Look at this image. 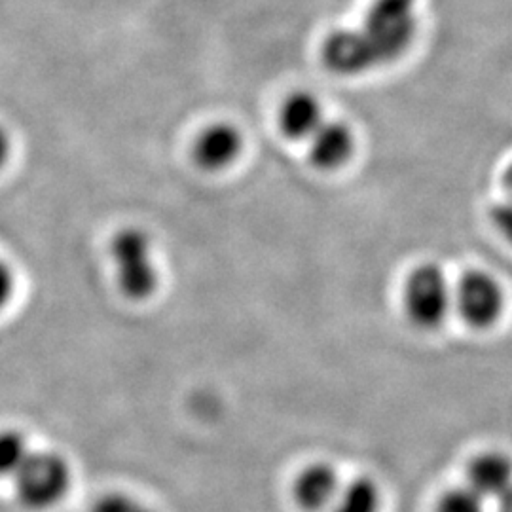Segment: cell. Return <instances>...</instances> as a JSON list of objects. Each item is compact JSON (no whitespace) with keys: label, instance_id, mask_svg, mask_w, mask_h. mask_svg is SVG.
<instances>
[{"label":"cell","instance_id":"6da1fadb","mask_svg":"<svg viewBox=\"0 0 512 512\" xmlns=\"http://www.w3.org/2000/svg\"><path fill=\"white\" fill-rule=\"evenodd\" d=\"M109 256L116 289L129 302H147L160 285L152 239L139 226H124L112 234Z\"/></svg>","mask_w":512,"mask_h":512},{"label":"cell","instance_id":"7a4b0ae2","mask_svg":"<svg viewBox=\"0 0 512 512\" xmlns=\"http://www.w3.org/2000/svg\"><path fill=\"white\" fill-rule=\"evenodd\" d=\"M10 482L16 501L25 511L48 512L59 507L71 492L73 467L55 450L33 448Z\"/></svg>","mask_w":512,"mask_h":512},{"label":"cell","instance_id":"3957f363","mask_svg":"<svg viewBox=\"0 0 512 512\" xmlns=\"http://www.w3.org/2000/svg\"><path fill=\"white\" fill-rule=\"evenodd\" d=\"M414 0H374L365 25L357 29L365 40L374 65L389 63L404 54L416 33Z\"/></svg>","mask_w":512,"mask_h":512},{"label":"cell","instance_id":"277c9868","mask_svg":"<svg viewBox=\"0 0 512 512\" xmlns=\"http://www.w3.org/2000/svg\"><path fill=\"white\" fill-rule=\"evenodd\" d=\"M408 317L421 329H437L452 306V289L435 264H423L408 277L404 291Z\"/></svg>","mask_w":512,"mask_h":512},{"label":"cell","instance_id":"5b68a950","mask_svg":"<svg viewBox=\"0 0 512 512\" xmlns=\"http://www.w3.org/2000/svg\"><path fill=\"white\" fill-rule=\"evenodd\" d=\"M461 317L476 329L492 327L503 311V289L495 277L484 272H467L456 289Z\"/></svg>","mask_w":512,"mask_h":512},{"label":"cell","instance_id":"8992f818","mask_svg":"<svg viewBox=\"0 0 512 512\" xmlns=\"http://www.w3.org/2000/svg\"><path fill=\"white\" fill-rule=\"evenodd\" d=\"M243 137L232 124H213L203 129L194 145L196 164L205 171H220L238 160Z\"/></svg>","mask_w":512,"mask_h":512},{"label":"cell","instance_id":"52a82bcc","mask_svg":"<svg viewBox=\"0 0 512 512\" xmlns=\"http://www.w3.org/2000/svg\"><path fill=\"white\" fill-rule=\"evenodd\" d=\"M338 494H340V480L336 471L327 463L310 465L300 473L294 484L296 503L310 512L327 509L336 501Z\"/></svg>","mask_w":512,"mask_h":512},{"label":"cell","instance_id":"ba28073f","mask_svg":"<svg viewBox=\"0 0 512 512\" xmlns=\"http://www.w3.org/2000/svg\"><path fill=\"white\" fill-rule=\"evenodd\" d=\"M355 148L353 131L342 122H323L310 139L311 162L319 169H338L348 162Z\"/></svg>","mask_w":512,"mask_h":512},{"label":"cell","instance_id":"9c48e42d","mask_svg":"<svg viewBox=\"0 0 512 512\" xmlns=\"http://www.w3.org/2000/svg\"><path fill=\"white\" fill-rule=\"evenodd\" d=\"M323 107L315 95L296 92L283 103L279 124L287 137L294 141H310L311 135L323 126Z\"/></svg>","mask_w":512,"mask_h":512},{"label":"cell","instance_id":"30bf717a","mask_svg":"<svg viewBox=\"0 0 512 512\" xmlns=\"http://www.w3.org/2000/svg\"><path fill=\"white\" fill-rule=\"evenodd\" d=\"M467 478L469 488L482 499L501 497L512 484V461L497 452L482 454L469 465Z\"/></svg>","mask_w":512,"mask_h":512},{"label":"cell","instance_id":"8fae6325","mask_svg":"<svg viewBox=\"0 0 512 512\" xmlns=\"http://www.w3.org/2000/svg\"><path fill=\"white\" fill-rule=\"evenodd\" d=\"M325 59L332 71L342 74L361 73L374 67L365 40L357 29L334 33L325 44Z\"/></svg>","mask_w":512,"mask_h":512},{"label":"cell","instance_id":"7c38bea8","mask_svg":"<svg viewBox=\"0 0 512 512\" xmlns=\"http://www.w3.org/2000/svg\"><path fill=\"white\" fill-rule=\"evenodd\" d=\"M33 452L31 440L16 427L0 429V480H12Z\"/></svg>","mask_w":512,"mask_h":512},{"label":"cell","instance_id":"4fadbf2b","mask_svg":"<svg viewBox=\"0 0 512 512\" xmlns=\"http://www.w3.org/2000/svg\"><path fill=\"white\" fill-rule=\"evenodd\" d=\"M334 512H378L380 490L370 478H357L336 497Z\"/></svg>","mask_w":512,"mask_h":512},{"label":"cell","instance_id":"5bb4252c","mask_svg":"<svg viewBox=\"0 0 512 512\" xmlns=\"http://www.w3.org/2000/svg\"><path fill=\"white\" fill-rule=\"evenodd\" d=\"M90 512H156L150 509L147 503H143L139 497L128 494V492H120V490H112L107 494L99 495L93 501L92 511Z\"/></svg>","mask_w":512,"mask_h":512},{"label":"cell","instance_id":"9a60e30c","mask_svg":"<svg viewBox=\"0 0 512 512\" xmlns=\"http://www.w3.org/2000/svg\"><path fill=\"white\" fill-rule=\"evenodd\" d=\"M437 512H484V501L471 488H458L440 499Z\"/></svg>","mask_w":512,"mask_h":512},{"label":"cell","instance_id":"2e32d148","mask_svg":"<svg viewBox=\"0 0 512 512\" xmlns=\"http://www.w3.org/2000/svg\"><path fill=\"white\" fill-rule=\"evenodd\" d=\"M16 296V274L4 256H0V313L6 310Z\"/></svg>","mask_w":512,"mask_h":512},{"label":"cell","instance_id":"e0dca14e","mask_svg":"<svg viewBox=\"0 0 512 512\" xmlns=\"http://www.w3.org/2000/svg\"><path fill=\"white\" fill-rule=\"evenodd\" d=\"M495 226L512 243V196L511 200L499 203L494 209Z\"/></svg>","mask_w":512,"mask_h":512},{"label":"cell","instance_id":"ac0fdd59","mask_svg":"<svg viewBox=\"0 0 512 512\" xmlns=\"http://www.w3.org/2000/svg\"><path fill=\"white\" fill-rule=\"evenodd\" d=\"M10 154H12V139L6 129L0 128V171L4 169V165L8 164Z\"/></svg>","mask_w":512,"mask_h":512},{"label":"cell","instance_id":"d6986e66","mask_svg":"<svg viewBox=\"0 0 512 512\" xmlns=\"http://www.w3.org/2000/svg\"><path fill=\"white\" fill-rule=\"evenodd\" d=\"M499 512H512V484L499 497Z\"/></svg>","mask_w":512,"mask_h":512},{"label":"cell","instance_id":"ffe728a7","mask_svg":"<svg viewBox=\"0 0 512 512\" xmlns=\"http://www.w3.org/2000/svg\"><path fill=\"white\" fill-rule=\"evenodd\" d=\"M505 186H507V190L511 192L512 196V164L509 169H507V173H505Z\"/></svg>","mask_w":512,"mask_h":512}]
</instances>
